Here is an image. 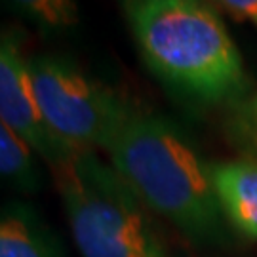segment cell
<instances>
[{
  "label": "cell",
  "mask_w": 257,
  "mask_h": 257,
  "mask_svg": "<svg viewBox=\"0 0 257 257\" xmlns=\"http://www.w3.org/2000/svg\"><path fill=\"white\" fill-rule=\"evenodd\" d=\"M52 170L80 255L168 257L139 196L92 149H80Z\"/></svg>",
  "instance_id": "obj_3"
},
{
  "label": "cell",
  "mask_w": 257,
  "mask_h": 257,
  "mask_svg": "<svg viewBox=\"0 0 257 257\" xmlns=\"http://www.w3.org/2000/svg\"><path fill=\"white\" fill-rule=\"evenodd\" d=\"M139 200L198 242L221 238L223 210L206 166L177 130L134 114L105 149Z\"/></svg>",
  "instance_id": "obj_2"
},
{
  "label": "cell",
  "mask_w": 257,
  "mask_h": 257,
  "mask_svg": "<svg viewBox=\"0 0 257 257\" xmlns=\"http://www.w3.org/2000/svg\"><path fill=\"white\" fill-rule=\"evenodd\" d=\"M0 118L50 166L61 164L80 151L46 124L35 95L29 61L23 59L16 38L6 33L0 44Z\"/></svg>",
  "instance_id": "obj_5"
},
{
  "label": "cell",
  "mask_w": 257,
  "mask_h": 257,
  "mask_svg": "<svg viewBox=\"0 0 257 257\" xmlns=\"http://www.w3.org/2000/svg\"><path fill=\"white\" fill-rule=\"evenodd\" d=\"M124 10L141 57L166 84L204 103L244 90L238 48L204 0H124Z\"/></svg>",
  "instance_id": "obj_1"
},
{
  "label": "cell",
  "mask_w": 257,
  "mask_h": 257,
  "mask_svg": "<svg viewBox=\"0 0 257 257\" xmlns=\"http://www.w3.org/2000/svg\"><path fill=\"white\" fill-rule=\"evenodd\" d=\"M229 132L246 158L257 160V93L234 107Z\"/></svg>",
  "instance_id": "obj_10"
},
{
  "label": "cell",
  "mask_w": 257,
  "mask_h": 257,
  "mask_svg": "<svg viewBox=\"0 0 257 257\" xmlns=\"http://www.w3.org/2000/svg\"><path fill=\"white\" fill-rule=\"evenodd\" d=\"M29 73L46 124L74 147L107 149L136 114L112 88L63 57H33Z\"/></svg>",
  "instance_id": "obj_4"
},
{
  "label": "cell",
  "mask_w": 257,
  "mask_h": 257,
  "mask_svg": "<svg viewBox=\"0 0 257 257\" xmlns=\"http://www.w3.org/2000/svg\"><path fill=\"white\" fill-rule=\"evenodd\" d=\"M25 16L48 31H67L78 23L74 0H10Z\"/></svg>",
  "instance_id": "obj_9"
},
{
  "label": "cell",
  "mask_w": 257,
  "mask_h": 257,
  "mask_svg": "<svg viewBox=\"0 0 257 257\" xmlns=\"http://www.w3.org/2000/svg\"><path fill=\"white\" fill-rule=\"evenodd\" d=\"M0 257H63V251L31 206L10 202L0 219Z\"/></svg>",
  "instance_id": "obj_7"
},
{
  "label": "cell",
  "mask_w": 257,
  "mask_h": 257,
  "mask_svg": "<svg viewBox=\"0 0 257 257\" xmlns=\"http://www.w3.org/2000/svg\"><path fill=\"white\" fill-rule=\"evenodd\" d=\"M238 19H249L257 25V0H219Z\"/></svg>",
  "instance_id": "obj_11"
},
{
  "label": "cell",
  "mask_w": 257,
  "mask_h": 257,
  "mask_svg": "<svg viewBox=\"0 0 257 257\" xmlns=\"http://www.w3.org/2000/svg\"><path fill=\"white\" fill-rule=\"evenodd\" d=\"M0 172L4 181L18 191L31 193L40 187L33 149L6 124H0Z\"/></svg>",
  "instance_id": "obj_8"
},
{
  "label": "cell",
  "mask_w": 257,
  "mask_h": 257,
  "mask_svg": "<svg viewBox=\"0 0 257 257\" xmlns=\"http://www.w3.org/2000/svg\"><path fill=\"white\" fill-rule=\"evenodd\" d=\"M213 189L225 217L257 240V160L238 158L210 166Z\"/></svg>",
  "instance_id": "obj_6"
}]
</instances>
